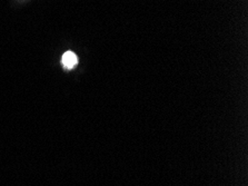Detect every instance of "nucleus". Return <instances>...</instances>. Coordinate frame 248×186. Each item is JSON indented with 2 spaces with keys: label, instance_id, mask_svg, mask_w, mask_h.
<instances>
[{
  "label": "nucleus",
  "instance_id": "obj_1",
  "mask_svg": "<svg viewBox=\"0 0 248 186\" xmlns=\"http://www.w3.org/2000/svg\"><path fill=\"white\" fill-rule=\"evenodd\" d=\"M77 62H78L77 56L75 55L73 51H67L62 56V64L67 68H73L75 65H76Z\"/></svg>",
  "mask_w": 248,
  "mask_h": 186
}]
</instances>
